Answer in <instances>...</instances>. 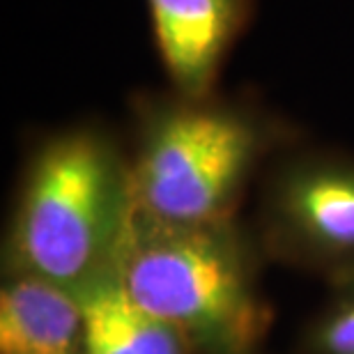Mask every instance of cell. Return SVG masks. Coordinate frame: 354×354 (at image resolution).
<instances>
[{
    "mask_svg": "<svg viewBox=\"0 0 354 354\" xmlns=\"http://www.w3.org/2000/svg\"><path fill=\"white\" fill-rule=\"evenodd\" d=\"M258 235L237 218L168 223L133 205L113 260L145 310L168 322L198 354H256L274 310L258 281Z\"/></svg>",
    "mask_w": 354,
    "mask_h": 354,
    "instance_id": "6da1fadb",
    "label": "cell"
},
{
    "mask_svg": "<svg viewBox=\"0 0 354 354\" xmlns=\"http://www.w3.org/2000/svg\"><path fill=\"white\" fill-rule=\"evenodd\" d=\"M131 212L129 154L102 127H65L41 140L24 171L7 272L79 288L113 267Z\"/></svg>",
    "mask_w": 354,
    "mask_h": 354,
    "instance_id": "7a4b0ae2",
    "label": "cell"
},
{
    "mask_svg": "<svg viewBox=\"0 0 354 354\" xmlns=\"http://www.w3.org/2000/svg\"><path fill=\"white\" fill-rule=\"evenodd\" d=\"M276 136L279 127L263 111L218 92L140 97L129 157L133 205L168 223L237 218Z\"/></svg>",
    "mask_w": 354,
    "mask_h": 354,
    "instance_id": "3957f363",
    "label": "cell"
},
{
    "mask_svg": "<svg viewBox=\"0 0 354 354\" xmlns=\"http://www.w3.org/2000/svg\"><path fill=\"white\" fill-rule=\"evenodd\" d=\"M256 235L265 256L290 267L329 283L354 279V157H283L263 184Z\"/></svg>",
    "mask_w": 354,
    "mask_h": 354,
    "instance_id": "277c9868",
    "label": "cell"
},
{
    "mask_svg": "<svg viewBox=\"0 0 354 354\" xmlns=\"http://www.w3.org/2000/svg\"><path fill=\"white\" fill-rule=\"evenodd\" d=\"M152 37L171 90L216 92L223 65L249 28L256 0H145Z\"/></svg>",
    "mask_w": 354,
    "mask_h": 354,
    "instance_id": "5b68a950",
    "label": "cell"
},
{
    "mask_svg": "<svg viewBox=\"0 0 354 354\" xmlns=\"http://www.w3.org/2000/svg\"><path fill=\"white\" fill-rule=\"evenodd\" d=\"M0 354H83V313L74 290L7 272L0 290Z\"/></svg>",
    "mask_w": 354,
    "mask_h": 354,
    "instance_id": "8992f818",
    "label": "cell"
},
{
    "mask_svg": "<svg viewBox=\"0 0 354 354\" xmlns=\"http://www.w3.org/2000/svg\"><path fill=\"white\" fill-rule=\"evenodd\" d=\"M83 313V354H191L189 341L145 310L109 267L74 288Z\"/></svg>",
    "mask_w": 354,
    "mask_h": 354,
    "instance_id": "52a82bcc",
    "label": "cell"
},
{
    "mask_svg": "<svg viewBox=\"0 0 354 354\" xmlns=\"http://www.w3.org/2000/svg\"><path fill=\"white\" fill-rule=\"evenodd\" d=\"M299 354H354V279L331 283V292L301 336Z\"/></svg>",
    "mask_w": 354,
    "mask_h": 354,
    "instance_id": "ba28073f",
    "label": "cell"
}]
</instances>
